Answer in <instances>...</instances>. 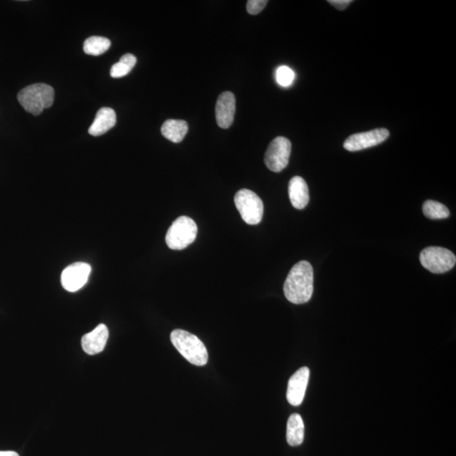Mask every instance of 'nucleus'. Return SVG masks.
Instances as JSON below:
<instances>
[{
    "instance_id": "9",
    "label": "nucleus",
    "mask_w": 456,
    "mask_h": 456,
    "mask_svg": "<svg viewBox=\"0 0 456 456\" xmlns=\"http://www.w3.org/2000/svg\"><path fill=\"white\" fill-rule=\"evenodd\" d=\"M91 272V266L84 262H76L63 270L61 283L63 289L75 293L87 284Z\"/></svg>"
},
{
    "instance_id": "20",
    "label": "nucleus",
    "mask_w": 456,
    "mask_h": 456,
    "mask_svg": "<svg viewBox=\"0 0 456 456\" xmlns=\"http://www.w3.org/2000/svg\"><path fill=\"white\" fill-rule=\"evenodd\" d=\"M131 70H132V68L120 61V62L114 63L112 66L111 70H110V75L113 78H121L128 75Z\"/></svg>"
},
{
    "instance_id": "12",
    "label": "nucleus",
    "mask_w": 456,
    "mask_h": 456,
    "mask_svg": "<svg viewBox=\"0 0 456 456\" xmlns=\"http://www.w3.org/2000/svg\"><path fill=\"white\" fill-rule=\"evenodd\" d=\"M109 331L107 325L101 324L90 333L84 335L82 346L84 352L96 355L103 352L108 339Z\"/></svg>"
},
{
    "instance_id": "1",
    "label": "nucleus",
    "mask_w": 456,
    "mask_h": 456,
    "mask_svg": "<svg viewBox=\"0 0 456 456\" xmlns=\"http://www.w3.org/2000/svg\"><path fill=\"white\" fill-rule=\"evenodd\" d=\"M283 291L291 303L303 304L310 301L314 291V269L310 262L299 261L291 268Z\"/></svg>"
},
{
    "instance_id": "8",
    "label": "nucleus",
    "mask_w": 456,
    "mask_h": 456,
    "mask_svg": "<svg viewBox=\"0 0 456 456\" xmlns=\"http://www.w3.org/2000/svg\"><path fill=\"white\" fill-rule=\"evenodd\" d=\"M388 137H390V131L387 129H375L350 135L346 139L343 146L348 151H359L378 146L386 141Z\"/></svg>"
},
{
    "instance_id": "14",
    "label": "nucleus",
    "mask_w": 456,
    "mask_h": 456,
    "mask_svg": "<svg viewBox=\"0 0 456 456\" xmlns=\"http://www.w3.org/2000/svg\"><path fill=\"white\" fill-rule=\"evenodd\" d=\"M117 116L114 110L110 108H103L96 113L94 122H92L88 132L92 137H100L107 133L109 129L115 126Z\"/></svg>"
},
{
    "instance_id": "22",
    "label": "nucleus",
    "mask_w": 456,
    "mask_h": 456,
    "mask_svg": "<svg viewBox=\"0 0 456 456\" xmlns=\"http://www.w3.org/2000/svg\"><path fill=\"white\" fill-rule=\"evenodd\" d=\"M328 2L337 10L344 11L353 1H350V0H329Z\"/></svg>"
},
{
    "instance_id": "17",
    "label": "nucleus",
    "mask_w": 456,
    "mask_h": 456,
    "mask_svg": "<svg viewBox=\"0 0 456 456\" xmlns=\"http://www.w3.org/2000/svg\"><path fill=\"white\" fill-rule=\"evenodd\" d=\"M111 42L103 37H91L84 42V52L92 56H99L109 49Z\"/></svg>"
},
{
    "instance_id": "6",
    "label": "nucleus",
    "mask_w": 456,
    "mask_h": 456,
    "mask_svg": "<svg viewBox=\"0 0 456 456\" xmlns=\"http://www.w3.org/2000/svg\"><path fill=\"white\" fill-rule=\"evenodd\" d=\"M421 264L430 272L443 274L453 269L456 257L449 249L442 247H428L420 253Z\"/></svg>"
},
{
    "instance_id": "24",
    "label": "nucleus",
    "mask_w": 456,
    "mask_h": 456,
    "mask_svg": "<svg viewBox=\"0 0 456 456\" xmlns=\"http://www.w3.org/2000/svg\"><path fill=\"white\" fill-rule=\"evenodd\" d=\"M0 456H20L15 451H0Z\"/></svg>"
},
{
    "instance_id": "3",
    "label": "nucleus",
    "mask_w": 456,
    "mask_h": 456,
    "mask_svg": "<svg viewBox=\"0 0 456 456\" xmlns=\"http://www.w3.org/2000/svg\"><path fill=\"white\" fill-rule=\"evenodd\" d=\"M17 99L25 111L38 116L44 109L52 107L54 90L49 84L44 83L30 84L18 93Z\"/></svg>"
},
{
    "instance_id": "13",
    "label": "nucleus",
    "mask_w": 456,
    "mask_h": 456,
    "mask_svg": "<svg viewBox=\"0 0 456 456\" xmlns=\"http://www.w3.org/2000/svg\"><path fill=\"white\" fill-rule=\"evenodd\" d=\"M289 193L291 205L296 209H304L310 202L308 184L301 177L296 176L290 180Z\"/></svg>"
},
{
    "instance_id": "10",
    "label": "nucleus",
    "mask_w": 456,
    "mask_h": 456,
    "mask_svg": "<svg viewBox=\"0 0 456 456\" xmlns=\"http://www.w3.org/2000/svg\"><path fill=\"white\" fill-rule=\"evenodd\" d=\"M310 371L308 367H303L291 376L287 387V401L294 407L301 405L305 396Z\"/></svg>"
},
{
    "instance_id": "11",
    "label": "nucleus",
    "mask_w": 456,
    "mask_h": 456,
    "mask_svg": "<svg viewBox=\"0 0 456 456\" xmlns=\"http://www.w3.org/2000/svg\"><path fill=\"white\" fill-rule=\"evenodd\" d=\"M236 99L234 93L224 91L219 96L215 106V118L220 128H230L234 120Z\"/></svg>"
},
{
    "instance_id": "4",
    "label": "nucleus",
    "mask_w": 456,
    "mask_h": 456,
    "mask_svg": "<svg viewBox=\"0 0 456 456\" xmlns=\"http://www.w3.org/2000/svg\"><path fill=\"white\" fill-rule=\"evenodd\" d=\"M198 227L194 220L180 217L172 222L166 235V243L173 251H182L194 242L196 239Z\"/></svg>"
},
{
    "instance_id": "18",
    "label": "nucleus",
    "mask_w": 456,
    "mask_h": 456,
    "mask_svg": "<svg viewBox=\"0 0 456 456\" xmlns=\"http://www.w3.org/2000/svg\"><path fill=\"white\" fill-rule=\"evenodd\" d=\"M422 211L426 218L431 220L446 219L450 217V210L442 203L426 201L422 205Z\"/></svg>"
},
{
    "instance_id": "15",
    "label": "nucleus",
    "mask_w": 456,
    "mask_h": 456,
    "mask_svg": "<svg viewBox=\"0 0 456 456\" xmlns=\"http://www.w3.org/2000/svg\"><path fill=\"white\" fill-rule=\"evenodd\" d=\"M188 130L187 122L177 120L165 121L162 129H160L163 137L173 143H179L183 141Z\"/></svg>"
},
{
    "instance_id": "23",
    "label": "nucleus",
    "mask_w": 456,
    "mask_h": 456,
    "mask_svg": "<svg viewBox=\"0 0 456 456\" xmlns=\"http://www.w3.org/2000/svg\"><path fill=\"white\" fill-rule=\"evenodd\" d=\"M120 61L125 63L127 65H129L133 69L135 63H137V58H135L134 55L131 53H126L125 55H122L120 58Z\"/></svg>"
},
{
    "instance_id": "5",
    "label": "nucleus",
    "mask_w": 456,
    "mask_h": 456,
    "mask_svg": "<svg viewBox=\"0 0 456 456\" xmlns=\"http://www.w3.org/2000/svg\"><path fill=\"white\" fill-rule=\"evenodd\" d=\"M234 203L241 217L248 225H257L261 222L264 214V204L255 192L247 189L239 190L235 194Z\"/></svg>"
},
{
    "instance_id": "2",
    "label": "nucleus",
    "mask_w": 456,
    "mask_h": 456,
    "mask_svg": "<svg viewBox=\"0 0 456 456\" xmlns=\"http://www.w3.org/2000/svg\"><path fill=\"white\" fill-rule=\"evenodd\" d=\"M170 338L175 348L192 365L205 366L208 362V352L205 346L196 336L184 329H175Z\"/></svg>"
},
{
    "instance_id": "16",
    "label": "nucleus",
    "mask_w": 456,
    "mask_h": 456,
    "mask_svg": "<svg viewBox=\"0 0 456 456\" xmlns=\"http://www.w3.org/2000/svg\"><path fill=\"white\" fill-rule=\"evenodd\" d=\"M304 439V424L298 413L291 414L286 426V441L291 446L302 445Z\"/></svg>"
},
{
    "instance_id": "19",
    "label": "nucleus",
    "mask_w": 456,
    "mask_h": 456,
    "mask_svg": "<svg viewBox=\"0 0 456 456\" xmlns=\"http://www.w3.org/2000/svg\"><path fill=\"white\" fill-rule=\"evenodd\" d=\"M295 77V74L293 70L287 66H281L279 67L277 73L276 78L277 82L281 87H289L291 83H293Z\"/></svg>"
},
{
    "instance_id": "7",
    "label": "nucleus",
    "mask_w": 456,
    "mask_h": 456,
    "mask_svg": "<svg viewBox=\"0 0 456 456\" xmlns=\"http://www.w3.org/2000/svg\"><path fill=\"white\" fill-rule=\"evenodd\" d=\"M291 143L289 139L279 137L270 142L265 155V163L270 171L280 172L289 163Z\"/></svg>"
},
{
    "instance_id": "21",
    "label": "nucleus",
    "mask_w": 456,
    "mask_h": 456,
    "mask_svg": "<svg viewBox=\"0 0 456 456\" xmlns=\"http://www.w3.org/2000/svg\"><path fill=\"white\" fill-rule=\"evenodd\" d=\"M267 3L266 0H249L247 2V11L248 14L258 15L264 10Z\"/></svg>"
}]
</instances>
